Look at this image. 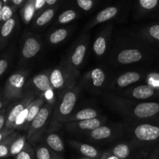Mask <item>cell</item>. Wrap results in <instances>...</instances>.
Returning a JSON list of instances; mask_svg holds the SVG:
<instances>
[{
  "instance_id": "obj_24",
  "label": "cell",
  "mask_w": 159,
  "mask_h": 159,
  "mask_svg": "<svg viewBox=\"0 0 159 159\" xmlns=\"http://www.w3.org/2000/svg\"><path fill=\"white\" fill-rule=\"evenodd\" d=\"M117 12L118 9L115 6H110V7L106 8L105 9H103V10H102L97 14V16L95 18V21L93 22L91 26L98 24V23H102L111 20L113 17L116 16Z\"/></svg>"
},
{
  "instance_id": "obj_17",
  "label": "cell",
  "mask_w": 159,
  "mask_h": 159,
  "mask_svg": "<svg viewBox=\"0 0 159 159\" xmlns=\"http://www.w3.org/2000/svg\"><path fill=\"white\" fill-rule=\"evenodd\" d=\"M111 32L112 30L110 29L105 30L99 35H98L96 40H94L93 49L95 54L98 57H101L107 52Z\"/></svg>"
},
{
  "instance_id": "obj_2",
  "label": "cell",
  "mask_w": 159,
  "mask_h": 159,
  "mask_svg": "<svg viewBox=\"0 0 159 159\" xmlns=\"http://www.w3.org/2000/svg\"><path fill=\"white\" fill-rule=\"evenodd\" d=\"M81 91V85H76L57 93L55 106L50 122V129L54 130L64 125L65 120L74 113Z\"/></svg>"
},
{
  "instance_id": "obj_38",
  "label": "cell",
  "mask_w": 159,
  "mask_h": 159,
  "mask_svg": "<svg viewBox=\"0 0 159 159\" xmlns=\"http://www.w3.org/2000/svg\"><path fill=\"white\" fill-rule=\"evenodd\" d=\"M9 57H3L0 58V77L6 72V70L9 68Z\"/></svg>"
},
{
  "instance_id": "obj_10",
  "label": "cell",
  "mask_w": 159,
  "mask_h": 159,
  "mask_svg": "<svg viewBox=\"0 0 159 159\" xmlns=\"http://www.w3.org/2000/svg\"><path fill=\"white\" fill-rule=\"evenodd\" d=\"M89 40L88 37L81 38L75 43L73 48L71 50L69 54L66 57V60H64L67 64L72 68L78 69L82 66L85 60V54L88 49ZM79 70V69H78Z\"/></svg>"
},
{
  "instance_id": "obj_3",
  "label": "cell",
  "mask_w": 159,
  "mask_h": 159,
  "mask_svg": "<svg viewBox=\"0 0 159 159\" xmlns=\"http://www.w3.org/2000/svg\"><path fill=\"white\" fill-rule=\"evenodd\" d=\"M136 145L152 147L159 144V116L150 120L132 124L129 129Z\"/></svg>"
},
{
  "instance_id": "obj_13",
  "label": "cell",
  "mask_w": 159,
  "mask_h": 159,
  "mask_svg": "<svg viewBox=\"0 0 159 159\" xmlns=\"http://www.w3.org/2000/svg\"><path fill=\"white\" fill-rule=\"evenodd\" d=\"M102 124V120L99 118H93V119L85 120L77 122H71L65 124L67 130L73 133H89L92 130H95L97 127H100Z\"/></svg>"
},
{
  "instance_id": "obj_34",
  "label": "cell",
  "mask_w": 159,
  "mask_h": 159,
  "mask_svg": "<svg viewBox=\"0 0 159 159\" xmlns=\"http://www.w3.org/2000/svg\"><path fill=\"white\" fill-rule=\"evenodd\" d=\"M76 16H77V14H76L75 11L72 10V9H68V10L63 12L59 16L58 23L61 24H67L74 20Z\"/></svg>"
},
{
  "instance_id": "obj_43",
  "label": "cell",
  "mask_w": 159,
  "mask_h": 159,
  "mask_svg": "<svg viewBox=\"0 0 159 159\" xmlns=\"http://www.w3.org/2000/svg\"><path fill=\"white\" fill-rule=\"evenodd\" d=\"M46 4V0H35L36 10H39Z\"/></svg>"
},
{
  "instance_id": "obj_36",
  "label": "cell",
  "mask_w": 159,
  "mask_h": 159,
  "mask_svg": "<svg viewBox=\"0 0 159 159\" xmlns=\"http://www.w3.org/2000/svg\"><path fill=\"white\" fill-rule=\"evenodd\" d=\"M139 2L143 9L150 11L153 10L158 6L159 0H139Z\"/></svg>"
},
{
  "instance_id": "obj_19",
  "label": "cell",
  "mask_w": 159,
  "mask_h": 159,
  "mask_svg": "<svg viewBox=\"0 0 159 159\" xmlns=\"http://www.w3.org/2000/svg\"><path fill=\"white\" fill-rule=\"evenodd\" d=\"M45 102H46V99H45L44 96H39L30 104L29 106V112H28V116L26 119V124H25L24 127H23V130H27L29 128L31 122L34 120V118L39 113L40 109L42 108L43 105H44Z\"/></svg>"
},
{
  "instance_id": "obj_26",
  "label": "cell",
  "mask_w": 159,
  "mask_h": 159,
  "mask_svg": "<svg viewBox=\"0 0 159 159\" xmlns=\"http://www.w3.org/2000/svg\"><path fill=\"white\" fill-rule=\"evenodd\" d=\"M131 150L132 148L130 147V144H126V143H120L110 149L109 152L117 158L120 159H127L131 154Z\"/></svg>"
},
{
  "instance_id": "obj_5",
  "label": "cell",
  "mask_w": 159,
  "mask_h": 159,
  "mask_svg": "<svg viewBox=\"0 0 159 159\" xmlns=\"http://www.w3.org/2000/svg\"><path fill=\"white\" fill-rule=\"evenodd\" d=\"M54 106L55 103H51L46 101L34 120L31 122L26 135L27 141L30 144L35 142L39 139L48 123L51 122Z\"/></svg>"
},
{
  "instance_id": "obj_7",
  "label": "cell",
  "mask_w": 159,
  "mask_h": 159,
  "mask_svg": "<svg viewBox=\"0 0 159 159\" xmlns=\"http://www.w3.org/2000/svg\"><path fill=\"white\" fill-rule=\"evenodd\" d=\"M37 95L31 92H25V94L21 99L16 100L12 106H9L7 116H6L5 130H14L16 120L19 115L37 97Z\"/></svg>"
},
{
  "instance_id": "obj_16",
  "label": "cell",
  "mask_w": 159,
  "mask_h": 159,
  "mask_svg": "<svg viewBox=\"0 0 159 159\" xmlns=\"http://www.w3.org/2000/svg\"><path fill=\"white\" fill-rule=\"evenodd\" d=\"M17 26V16L14 15L10 20L1 23L0 26V51L8 43Z\"/></svg>"
},
{
  "instance_id": "obj_29",
  "label": "cell",
  "mask_w": 159,
  "mask_h": 159,
  "mask_svg": "<svg viewBox=\"0 0 159 159\" xmlns=\"http://www.w3.org/2000/svg\"><path fill=\"white\" fill-rule=\"evenodd\" d=\"M18 136V134L15 131L10 135L5 138L2 141L0 142V159L4 158L6 157L9 156V151H10V146L12 141L15 138Z\"/></svg>"
},
{
  "instance_id": "obj_9",
  "label": "cell",
  "mask_w": 159,
  "mask_h": 159,
  "mask_svg": "<svg viewBox=\"0 0 159 159\" xmlns=\"http://www.w3.org/2000/svg\"><path fill=\"white\" fill-rule=\"evenodd\" d=\"M117 96L133 100L145 101L147 99L156 97L157 96H158V93L155 88L145 84L126 89L122 93L117 94Z\"/></svg>"
},
{
  "instance_id": "obj_20",
  "label": "cell",
  "mask_w": 159,
  "mask_h": 159,
  "mask_svg": "<svg viewBox=\"0 0 159 159\" xmlns=\"http://www.w3.org/2000/svg\"><path fill=\"white\" fill-rule=\"evenodd\" d=\"M99 113L97 110L93 108H85L82 110H79L77 112H74L71 113L66 120H65L64 125L68 123L77 122V121L93 119V118H97Z\"/></svg>"
},
{
  "instance_id": "obj_30",
  "label": "cell",
  "mask_w": 159,
  "mask_h": 159,
  "mask_svg": "<svg viewBox=\"0 0 159 159\" xmlns=\"http://www.w3.org/2000/svg\"><path fill=\"white\" fill-rule=\"evenodd\" d=\"M68 30L65 28H60L53 31L48 37V40L51 44H58L67 38Z\"/></svg>"
},
{
  "instance_id": "obj_37",
  "label": "cell",
  "mask_w": 159,
  "mask_h": 159,
  "mask_svg": "<svg viewBox=\"0 0 159 159\" xmlns=\"http://www.w3.org/2000/svg\"><path fill=\"white\" fill-rule=\"evenodd\" d=\"M76 2L78 6L85 11L90 10L93 6V0H76Z\"/></svg>"
},
{
  "instance_id": "obj_31",
  "label": "cell",
  "mask_w": 159,
  "mask_h": 159,
  "mask_svg": "<svg viewBox=\"0 0 159 159\" xmlns=\"http://www.w3.org/2000/svg\"><path fill=\"white\" fill-rule=\"evenodd\" d=\"M54 16V9H48L45 11H43L35 20V24L36 26L38 27H41V26H45L47 23H49Z\"/></svg>"
},
{
  "instance_id": "obj_44",
  "label": "cell",
  "mask_w": 159,
  "mask_h": 159,
  "mask_svg": "<svg viewBox=\"0 0 159 159\" xmlns=\"http://www.w3.org/2000/svg\"><path fill=\"white\" fill-rule=\"evenodd\" d=\"M9 102V101H8L7 99L4 97V96H2V97H0V111H1L3 108H5V107H6V106L7 105Z\"/></svg>"
},
{
  "instance_id": "obj_18",
  "label": "cell",
  "mask_w": 159,
  "mask_h": 159,
  "mask_svg": "<svg viewBox=\"0 0 159 159\" xmlns=\"http://www.w3.org/2000/svg\"><path fill=\"white\" fill-rule=\"evenodd\" d=\"M69 144L85 158L99 159L102 154L93 146L76 141H70Z\"/></svg>"
},
{
  "instance_id": "obj_11",
  "label": "cell",
  "mask_w": 159,
  "mask_h": 159,
  "mask_svg": "<svg viewBox=\"0 0 159 159\" xmlns=\"http://www.w3.org/2000/svg\"><path fill=\"white\" fill-rule=\"evenodd\" d=\"M41 49V41L38 36H27L23 40L21 48V57L23 60L32 59L40 52Z\"/></svg>"
},
{
  "instance_id": "obj_33",
  "label": "cell",
  "mask_w": 159,
  "mask_h": 159,
  "mask_svg": "<svg viewBox=\"0 0 159 159\" xmlns=\"http://www.w3.org/2000/svg\"><path fill=\"white\" fill-rule=\"evenodd\" d=\"M16 9L7 1H5L4 6L2 8V23L7 20H10L15 14Z\"/></svg>"
},
{
  "instance_id": "obj_42",
  "label": "cell",
  "mask_w": 159,
  "mask_h": 159,
  "mask_svg": "<svg viewBox=\"0 0 159 159\" xmlns=\"http://www.w3.org/2000/svg\"><path fill=\"white\" fill-rule=\"evenodd\" d=\"M99 159H120V158H117V157H116L115 155H112L109 151H107V152H104V153L102 154V155H101L100 158Z\"/></svg>"
},
{
  "instance_id": "obj_25",
  "label": "cell",
  "mask_w": 159,
  "mask_h": 159,
  "mask_svg": "<svg viewBox=\"0 0 159 159\" xmlns=\"http://www.w3.org/2000/svg\"><path fill=\"white\" fill-rule=\"evenodd\" d=\"M142 37L148 41L159 45V24H153L147 26L142 31Z\"/></svg>"
},
{
  "instance_id": "obj_4",
  "label": "cell",
  "mask_w": 159,
  "mask_h": 159,
  "mask_svg": "<svg viewBox=\"0 0 159 159\" xmlns=\"http://www.w3.org/2000/svg\"><path fill=\"white\" fill-rule=\"evenodd\" d=\"M79 77L80 72L79 70L70 66L65 61H62L60 65L53 68L50 72L51 87L57 93L75 86Z\"/></svg>"
},
{
  "instance_id": "obj_41",
  "label": "cell",
  "mask_w": 159,
  "mask_h": 159,
  "mask_svg": "<svg viewBox=\"0 0 159 159\" xmlns=\"http://www.w3.org/2000/svg\"><path fill=\"white\" fill-rule=\"evenodd\" d=\"M148 159H159V144L155 146V149L152 152Z\"/></svg>"
},
{
  "instance_id": "obj_14",
  "label": "cell",
  "mask_w": 159,
  "mask_h": 159,
  "mask_svg": "<svg viewBox=\"0 0 159 159\" xmlns=\"http://www.w3.org/2000/svg\"><path fill=\"white\" fill-rule=\"evenodd\" d=\"M144 57V54L138 48H125L116 55V61L120 65L137 63Z\"/></svg>"
},
{
  "instance_id": "obj_40",
  "label": "cell",
  "mask_w": 159,
  "mask_h": 159,
  "mask_svg": "<svg viewBox=\"0 0 159 159\" xmlns=\"http://www.w3.org/2000/svg\"><path fill=\"white\" fill-rule=\"evenodd\" d=\"M14 132V130H2L0 131V142L2 141L6 138H7L9 135L12 134Z\"/></svg>"
},
{
  "instance_id": "obj_48",
  "label": "cell",
  "mask_w": 159,
  "mask_h": 159,
  "mask_svg": "<svg viewBox=\"0 0 159 159\" xmlns=\"http://www.w3.org/2000/svg\"><path fill=\"white\" fill-rule=\"evenodd\" d=\"M157 91H158V96H159V89H158V90H157Z\"/></svg>"
},
{
  "instance_id": "obj_35",
  "label": "cell",
  "mask_w": 159,
  "mask_h": 159,
  "mask_svg": "<svg viewBox=\"0 0 159 159\" xmlns=\"http://www.w3.org/2000/svg\"><path fill=\"white\" fill-rule=\"evenodd\" d=\"M147 84L158 90L159 89V73L153 72L148 75Z\"/></svg>"
},
{
  "instance_id": "obj_1",
  "label": "cell",
  "mask_w": 159,
  "mask_h": 159,
  "mask_svg": "<svg viewBox=\"0 0 159 159\" xmlns=\"http://www.w3.org/2000/svg\"><path fill=\"white\" fill-rule=\"evenodd\" d=\"M107 105L128 120L132 124L159 116V102H145L126 99L115 94L104 96Z\"/></svg>"
},
{
  "instance_id": "obj_22",
  "label": "cell",
  "mask_w": 159,
  "mask_h": 159,
  "mask_svg": "<svg viewBox=\"0 0 159 159\" xmlns=\"http://www.w3.org/2000/svg\"><path fill=\"white\" fill-rule=\"evenodd\" d=\"M45 144L48 148L53 150L57 153L63 154L65 152V144H64L63 140L55 133H51L47 135L45 138Z\"/></svg>"
},
{
  "instance_id": "obj_46",
  "label": "cell",
  "mask_w": 159,
  "mask_h": 159,
  "mask_svg": "<svg viewBox=\"0 0 159 159\" xmlns=\"http://www.w3.org/2000/svg\"><path fill=\"white\" fill-rule=\"evenodd\" d=\"M57 0H46V4L48 6H52L57 2Z\"/></svg>"
},
{
  "instance_id": "obj_21",
  "label": "cell",
  "mask_w": 159,
  "mask_h": 159,
  "mask_svg": "<svg viewBox=\"0 0 159 159\" xmlns=\"http://www.w3.org/2000/svg\"><path fill=\"white\" fill-rule=\"evenodd\" d=\"M115 135V130L109 126H100L89 132L88 137L94 141H102L110 139Z\"/></svg>"
},
{
  "instance_id": "obj_28",
  "label": "cell",
  "mask_w": 159,
  "mask_h": 159,
  "mask_svg": "<svg viewBox=\"0 0 159 159\" xmlns=\"http://www.w3.org/2000/svg\"><path fill=\"white\" fill-rule=\"evenodd\" d=\"M35 0H29L21 10V17L23 21L28 24L33 19L35 12Z\"/></svg>"
},
{
  "instance_id": "obj_45",
  "label": "cell",
  "mask_w": 159,
  "mask_h": 159,
  "mask_svg": "<svg viewBox=\"0 0 159 159\" xmlns=\"http://www.w3.org/2000/svg\"><path fill=\"white\" fill-rule=\"evenodd\" d=\"M5 0H0V24L2 23V8L4 6Z\"/></svg>"
},
{
  "instance_id": "obj_32",
  "label": "cell",
  "mask_w": 159,
  "mask_h": 159,
  "mask_svg": "<svg viewBox=\"0 0 159 159\" xmlns=\"http://www.w3.org/2000/svg\"><path fill=\"white\" fill-rule=\"evenodd\" d=\"M15 159H35V152L29 142L26 143L24 148L15 156Z\"/></svg>"
},
{
  "instance_id": "obj_47",
  "label": "cell",
  "mask_w": 159,
  "mask_h": 159,
  "mask_svg": "<svg viewBox=\"0 0 159 159\" xmlns=\"http://www.w3.org/2000/svg\"><path fill=\"white\" fill-rule=\"evenodd\" d=\"M79 159H93V158H85V157H83V158H80Z\"/></svg>"
},
{
  "instance_id": "obj_39",
  "label": "cell",
  "mask_w": 159,
  "mask_h": 159,
  "mask_svg": "<svg viewBox=\"0 0 159 159\" xmlns=\"http://www.w3.org/2000/svg\"><path fill=\"white\" fill-rule=\"evenodd\" d=\"M8 108L9 107H5L2 110L0 111V131L4 130L5 125H6V116H7L8 113Z\"/></svg>"
},
{
  "instance_id": "obj_23",
  "label": "cell",
  "mask_w": 159,
  "mask_h": 159,
  "mask_svg": "<svg viewBox=\"0 0 159 159\" xmlns=\"http://www.w3.org/2000/svg\"><path fill=\"white\" fill-rule=\"evenodd\" d=\"M35 159H65L61 155L48 148L46 144H40L34 149Z\"/></svg>"
},
{
  "instance_id": "obj_27",
  "label": "cell",
  "mask_w": 159,
  "mask_h": 159,
  "mask_svg": "<svg viewBox=\"0 0 159 159\" xmlns=\"http://www.w3.org/2000/svg\"><path fill=\"white\" fill-rule=\"evenodd\" d=\"M27 138L26 135H18L12 141L10 146V151H9V156H14L18 155L26 146Z\"/></svg>"
},
{
  "instance_id": "obj_15",
  "label": "cell",
  "mask_w": 159,
  "mask_h": 159,
  "mask_svg": "<svg viewBox=\"0 0 159 159\" xmlns=\"http://www.w3.org/2000/svg\"><path fill=\"white\" fill-rule=\"evenodd\" d=\"M143 77V74L138 71H127L115 79L113 82V87L114 89H120L127 88L131 85L140 82Z\"/></svg>"
},
{
  "instance_id": "obj_6",
  "label": "cell",
  "mask_w": 159,
  "mask_h": 159,
  "mask_svg": "<svg viewBox=\"0 0 159 159\" xmlns=\"http://www.w3.org/2000/svg\"><path fill=\"white\" fill-rule=\"evenodd\" d=\"M28 75L29 71L26 70H20L8 78L2 92L3 96L8 101L18 100L24 96V87Z\"/></svg>"
},
{
  "instance_id": "obj_12",
  "label": "cell",
  "mask_w": 159,
  "mask_h": 159,
  "mask_svg": "<svg viewBox=\"0 0 159 159\" xmlns=\"http://www.w3.org/2000/svg\"><path fill=\"white\" fill-rule=\"evenodd\" d=\"M107 82V74L100 68L90 70L85 75L82 84H85L92 89L98 90L102 88Z\"/></svg>"
},
{
  "instance_id": "obj_8",
  "label": "cell",
  "mask_w": 159,
  "mask_h": 159,
  "mask_svg": "<svg viewBox=\"0 0 159 159\" xmlns=\"http://www.w3.org/2000/svg\"><path fill=\"white\" fill-rule=\"evenodd\" d=\"M50 71H44L33 76L26 81L24 92H31L37 96H44L47 93L53 90L50 81Z\"/></svg>"
}]
</instances>
